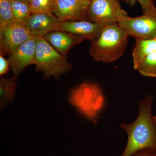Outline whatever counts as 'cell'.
Segmentation results:
<instances>
[{
    "label": "cell",
    "instance_id": "6da1fadb",
    "mask_svg": "<svg viewBox=\"0 0 156 156\" xmlns=\"http://www.w3.org/2000/svg\"><path fill=\"white\" fill-rule=\"evenodd\" d=\"M154 95H147L139 105V114L130 124L121 127L128 135V142L120 156H132L142 150L150 149L156 152V124L152 115Z\"/></svg>",
    "mask_w": 156,
    "mask_h": 156
},
{
    "label": "cell",
    "instance_id": "7a4b0ae2",
    "mask_svg": "<svg viewBox=\"0 0 156 156\" xmlns=\"http://www.w3.org/2000/svg\"><path fill=\"white\" fill-rule=\"evenodd\" d=\"M129 37L118 23L108 24L92 42L90 55L95 61L105 63L116 61L126 51Z\"/></svg>",
    "mask_w": 156,
    "mask_h": 156
},
{
    "label": "cell",
    "instance_id": "3957f363",
    "mask_svg": "<svg viewBox=\"0 0 156 156\" xmlns=\"http://www.w3.org/2000/svg\"><path fill=\"white\" fill-rule=\"evenodd\" d=\"M104 101L102 90L96 84H81L73 89L70 95L71 104L95 124Z\"/></svg>",
    "mask_w": 156,
    "mask_h": 156
},
{
    "label": "cell",
    "instance_id": "277c9868",
    "mask_svg": "<svg viewBox=\"0 0 156 156\" xmlns=\"http://www.w3.org/2000/svg\"><path fill=\"white\" fill-rule=\"evenodd\" d=\"M35 65L47 78H57L72 69L65 56L57 52L44 37L37 38Z\"/></svg>",
    "mask_w": 156,
    "mask_h": 156
},
{
    "label": "cell",
    "instance_id": "5b68a950",
    "mask_svg": "<svg viewBox=\"0 0 156 156\" xmlns=\"http://www.w3.org/2000/svg\"><path fill=\"white\" fill-rule=\"evenodd\" d=\"M129 36L134 38L152 39L156 37V7L154 5L139 17L127 16L118 22Z\"/></svg>",
    "mask_w": 156,
    "mask_h": 156
},
{
    "label": "cell",
    "instance_id": "8992f818",
    "mask_svg": "<svg viewBox=\"0 0 156 156\" xmlns=\"http://www.w3.org/2000/svg\"><path fill=\"white\" fill-rule=\"evenodd\" d=\"M128 16L119 0H91L88 11V20L108 25L118 23Z\"/></svg>",
    "mask_w": 156,
    "mask_h": 156
},
{
    "label": "cell",
    "instance_id": "52a82bcc",
    "mask_svg": "<svg viewBox=\"0 0 156 156\" xmlns=\"http://www.w3.org/2000/svg\"><path fill=\"white\" fill-rule=\"evenodd\" d=\"M24 23L15 20L0 27L1 54L9 55L20 45L32 37Z\"/></svg>",
    "mask_w": 156,
    "mask_h": 156
},
{
    "label": "cell",
    "instance_id": "ba28073f",
    "mask_svg": "<svg viewBox=\"0 0 156 156\" xmlns=\"http://www.w3.org/2000/svg\"><path fill=\"white\" fill-rule=\"evenodd\" d=\"M91 0H55L53 14L59 20H88Z\"/></svg>",
    "mask_w": 156,
    "mask_h": 156
},
{
    "label": "cell",
    "instance_id": "9c48e42d",
    "mask_svg": "<svg viewBox=\"0 0 156 156\" xmlns=\"http://www.w3.org/2000/svg\"><path fill=\"white\" fill-rule=\"evenodd\" d=\"M37 38H31L11 53L8 59L12 72L18 76L27 66L35 65Z\"/></svg>",
    "mask_w": 156,
    "mask_h": 156
},
{
    "label": "cell",
    "instance_id": "30bf717a",
    "mask_svg": "<svg viewBox=\"0 0 156 156\" xmlns=\"http://www.w3.org/2000/svg\"><path fill=\"white\" fill-rule=\"evenodd\" d=\"M107 25L87 20L61 21L57 30L80 35L91 42L99 36Z\"/></svg>",
    "mask_w": 156,
    "mask_h": 156
},
{
    "label": "cell",
    "instance_id": "8fae6325",
    "mask_svg": "<svg viewBox=\"0 0 156 156\" xmlns=\"http://www.w3.org/2000/svg\"><path fill=\"white\" fill-rule=\"evenodd\" d=\"M60 22L54 14L32 13L24 23L32 36L41 38L57 30Z\"/></svg>",
    "mask_w": 156,
    "mask_h": 156
},
{
    "label": "cell",
    "instance_id": "7c38bea8",
    "mask_svg": "<svg viewBox=\"0 0 156 156\" xmlns=\"http://www.w3.org/2000/svg\"><path fill=\"white\" fill-rule=\"evenodd\" d=\"M44 38L55 50L64 56L73 47L86 40L81 36L58 30L49 33Z\"/></svg>",
    "mask_w": 156,
    "mask_h": 156
},
{
    "label": "cell",
    "instance_id": "4fadbf2b",
    "mask_svg": "<svg viewBox=\"0 0 156 156\" xmlns=\"http://www.w3.org/2000/svg\"><path fill=\"white\" fill-rule=\"evenodd\" d=\"M132 56L134 69L149 55L156 51V39L136 38Z\"/></svg>",
    "mask_w": 156,
    "mask_h": 156
},
{
    "label": "cell",
    "instance_id": "5bb4252c",
    "mask_svg": "<svg viewBox=\"0 0 156 156\" xmlns=\"http://www.w3.org/2000/svg\"><path fill=\"white\" fill-rule=\"evenodd\" d=\"M17 76L0 81V107L3 108L6 103L12 100L16 93Z\"/></svg>",
    "mask_w": 156,
    "mask_h": 156
},
{
    "label": "cell",
    "instance_id": "9a60e30c",
    "mask_svg": "<svg viewBox=\"0 0 156 156\" xmlns=\"http://www.w3.org/2000/svg\"><path fill=\"white\" fill-rule=\"evenodd\" d=\"M16 20L24 23L32 13L30 3L25 0H10Z\"/></svg>",
    "mask_w": 156,
    "mask_h": 156
},
{
    "label": "cell",
    "instance_id": "2e32d148",
    "mask_svg": "<svg viewBox=\"0 0 156 156\" xmlns=\"http://www.w3.org/2000/svg\"><path fill=\"white\" fill-rule=\"evenodd\" d=\"M135 69L143 76L156 77V51L147 56Z\"/></svg>",
    "mask_w": 156,
    "mask_h": 156
},
{
    "label": "cell",
    "instance_id": "e0dca14e",
    "mask_svg": "<svg viewBox=\"0 0 156 156\" xmlns=\"http://www.w3.org/2000/svg\"><path fill=\"white\" fill-rule=\"evenodd\" d=\"M33 13L53 14L55 0H30Z\"/></svg>",
    "mask_w": 156,
    "mask_h": 156
},
{
    "label": "cell",
    "instance_id": "ac0fdd59",
    "mask_svg": "<svg viewBox=\"0 0 156 156\" xmlns=\"http://www.w3.org/2000/svg\"><path fill=\"white\" fill-rule=\"evenodd\" d=\"M15 20L10 0H0V27Z\"/></svg>",
    "mask_w": 156,
    "mask_h": 156
},
{
    "label": "cell",
    "instance_id": "d6986e66",
    "mask_svg": "<svg viewBox=\"0 0 156 156\" xmlns=\"http://www.w3.org/2000/svg\"><path fill=\"white\" fill-rule=\"evenodd\" d=\"M130 5H134L136 2L140 3L143 11L144 13L146 12L154 5L153 2L151 0H126Z\"/></svg>",
    "mask_w": 156,
    "mask_h": 156
},
{
    "label": "cell",
    "instance_id": "ffe728a7",
    "mask_svg": "<svg viewBox=\"0 0 156 156\" xmlns=\"http://www.w3.org/2000/svg\"><path fill=\"white\" fill-rule=\"evenodd\" d=\"M9 65L8 60H7L2 55H0V75L5 74L9 69Z\"/></svg>",
    "mask_w": 156,
    "mask_h": 156
},
{
    "label": "cell",
    "instance_id": "44dd1931",
    "mask_svg": "<svg viewBox=\"0 0 156 156\" xmlns=\"http://www.w3.org/2000/svg\"><path fill=\"white\" fill-rule=\"evenodd\" d=\"M132 156H156V152L150 149H145L139 151Z\"/></svg>",
    "mask_w": 156,
    "mask_h": 156
},
{
    "label": "cell",
    "instance_id": "7402d4cb",
    "mask_svg": "<svg viewBox=\"0 0 156 156\" xmlns=\"http://www.w3.org/2000/svg\"><path fill=\"white\" fill-rule=\"evenodd\" d=\"M154 120L156 124V115L154 116Z\"/></svg>",
    "mask_w": 156,
    "mask_h": 156
},
{
    "label": "cell",
    "instance_id": "603a6c76",
    "mask_svg": "<svg viewBox=\"0 0 156 156\" xmlns=\"http://www.w3.org/2000/svg\"><path fill=\"white\" fill-rule=\"evenodd\" d=\"M25 1H27V2H29L30 3V0H25Z\"/></svg>",
    "mask_w": 156,
    "mask_h": 156
},
{
    "label": "cell",
    "instance_id": "cb8c5ba5",
    "mask_svg": "<svg viewBox=\"0 0 156 156\" xmlns=\"http://www.w3.org/2000/svg\"><path fill=\"white\" fill-rule=\"evenodd\" d=\"M151 1H152V2H153V0H151Z\"/></svg>",
    "mask_w": 156,
    "mask_h": 156
},
{
    "label": "cell",
    "instance_id": "d4e9b609",
    "mask_svg": "<svg viewBox=\"0 0 156 156\" xmlns=\"http://www.w3.org/2000/svg\"><path fill=\"white\" fill-rule=\"evenodd\" d=\"M155 38L156 39V37Z\"/></svg>",
    "mask_w": 156,
    "mask_h": 156
}]
</instances>
